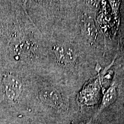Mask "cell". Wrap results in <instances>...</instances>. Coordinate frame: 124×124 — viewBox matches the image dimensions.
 <instances>
[{
  "label": "cell",
  "mask_w": 124,
  "mask_h": 124,
  "mask_svg": "<svg viewBox=\"0 0 124 124\" xmlns=\"http://www.w3.org/2000/svg\"><path fill=\"white\" fill-rule=\"evenodd\" d=\"M41 101L54 108H60L63 104V98L60 93L54 88H46L40 93Z\"/></svg>",
  "instance_id": "obj_1"
},
{
  "label": "cell",
  "mask_w": 124,
  "mask_h": 124,
  "mask_svg": "<svg viewBox=\"0 0 124 124\" xmlns=\"http://www.w3.org/2000/svg\"><path fill=\"white\" fill-rule=\"evenodd\" d=\"M4 89L6 95L10 100L17 98L21 92L20 82L12 76H7L4 80Z\"/></svg>",
  "instance_id": "obj_2"
},
{
  "label": "cell",
  "mask_w": 124,
  "mask_h": 124,
  "mask_svg": "<svg viewBox=\"0 0 124 124\" xmlns=\"http://www.w3.org/2000/svg\"><path fill=\"white\" fill-rule=\"evenodd\" d=\"M116 97V89L114 87H111L107 91V92L104 95L103 101H102L101 106L100 107V110H99L98 113L97 115H98L103 110V108L108 107L110 104H111L112 102L115 100Z\"/></svg>",
  "instance_id": "obj_3"
},
{
  "label": "cell",
  "mask_w": 124,
  "mask_h": 124,
  "mask_svg": "<svg viewBox=\"0 0 124 124\" xmlns=\"http://www.w3.org/2000/svg\"><path fill=\"white\" fill-rule=\"evenodd\" d=\"M83 31L87 38L95 40L97 36V31L94 24L91 21H87L83 24Z\"/></svg>",
  "instance_id": "obj_4"
},
{
  "label": "cell",
  "mask_w": 124,
  "mask_h": 124,
  "mask_svg": "<svg viewBox=\"0 0 124 124\" xmlns=\"http://www.w3.org/2000/svg\"><path fill=\"white\" fill-rule=\"evenodd\" d=\"M77 54L71 47H64V64H72L77 60Z\"/></svg>",
  "instance_id": "obj_5"
},
{
  "label": "cell",
  "mask_w": 124,
  "mask_h": 124,
  "mask_svg": "<svg viewBox=\"0 0 124 124\" xmlns=\"http://www.w3.org/2000/svg\"><path fill=\"white\" fill-rule=\"evenodd\" d=\"M52 51L55 54L57 62L60 64H64V46L60 44H55L52 46Z\"/></svg>",
  "instance_id": "obj_6"
}]
</instances>
